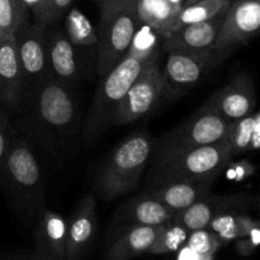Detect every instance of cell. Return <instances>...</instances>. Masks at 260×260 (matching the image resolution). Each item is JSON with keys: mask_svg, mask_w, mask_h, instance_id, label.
Wrapping results in <instances>:
<instances>
[{"mask_svg": "<svg viewBox=\"0 0 260 260\" xmlns=\"http://www.w3.org/2000/svg\"><path fill=\"white\" fill-rule=\"evenodd\" d=\"M0 188L18 218L30 223L42 210L45 189L40 165L29 145L13 136L0 170Z\"/></svg>", "mask_w": 260, "mask_h": 260, "instance_id": "obj_1", "label": "cell"}, {"mask_svg": "<svg viewBox=\"0 0 260 260\" xmlns=\"http://www.w3.org/2000/svg\"><path fill=\"white\" fill-rule=\"evenodd\" d=\"M151 151V140L146 135L127 137L102 167L95 179L96 194L112 201L136 189Z\"/></svg>", "mask_w": 260, "mask_h": 260, "instance_id": "obj_2", "label": "cell"}, {"mask_svg": "<svg viewBox=\"0 0 260 260\" xmlns=\"http://www.w3.org/2000/svg\"><path fill=\"white\" fill-rule=\"evenodd\" d=\"M101 24L96 43V73L103 78L126 55L132 37L140 25L135 0L99 4Z\"/></svg>", "mask_w": 260, "mask_h": 260, "instance_id": "obj_3", "label": "cell"}, {"mask_svg": "<svg viewBox=\"0 0 260 260\" xmlns=\"http://www.w3.org/2000/svg\"><path fill=\"white\" fill-rule=\"evenodd\" d=\"M152 58L141 60L123 56V58L103 76V80L95 91L93 104L84 127V140L86 142L98 139L113 122L114 112L118 104L121 103L129 86L140 75L145 65Z\"/></svg>", "mask_w": 260, "mask_h": 260, "instance_id": "obj_4", "label": "cell"}, {"mask_svg": "<svg viewBox=\"0 0 260 260\" xmlns=\"http://www.w3.org/2000/svg\"><path fill=\"white\" fill-rule=\"evenodd\" d=\"M33 118L43 132L53 136H66L78 124L79 107L73 89L53 78L46 79L33 90Z\"/></svg>", "mask_w": 260, "mask_h": 260, "instance_id": "obj_5", "label": "cell"}, {"mask_svg": "<svg viewBox=\"0 0 260 260\" xmlns=\"http://www.w3.org/2000/svg\"><path fill=\"white\" fill-rule=\"evenodd\" d=\"M230 122L203 104L187 122L170 132L159 147L157 167L194 147L221 141L226 137Z\"/></svg>", "mask_w": 260, "mask_h": 260, "instance_id": "obj_6", "label": "cell"}, {"mask_svg": "<svg viewBox=\"0 0 260 260\" xmlns=\"http://www.w3.org/2000/svg\"><path fill=\"white\" fill-rule=\"evenodd\" d=\"M260 2L231 0L212 48L215 68L238 48L248 45L259 32Z\"/></svg>", "mask_w": 260, "mask_h": 260, "instance_id": "obj_7", "label": "cell"}, {"mask_svg": "<svg viewBox=\"0 0 260 260\" xmlns=\"http://www.w3.org/2000/svg\"><path fill=\"white\" fill-rule=\"evenodd\" d=\"M231 157L233 155L229 142L223 139L175 155L156 168L157 177H177L215 182L221 172L230 164Z\"/></svg>", "mask_w": 260, "mask_h": 260, "instance_id": "obj_8", "label": "cell"}, {"mask_svg": "<svg viewBox=\"0 0 260 260\" xmlns=\"http://www.w3.org/2000/svg\"><path fill=\"white\" fill-rule=\"evenodd\" d=\"M159 57L160 55H157L149 61L140 75L135 79L126 95L117 107L112 123H132L147 116L156 108L161 98L168 96Z\"/></svg>", "mask_w": 260, "mask_h": 260, "instance_id": "obj_9", "label": "cell"}, {"mask_svg": "<svg viewBox=\"0 0 260 260\" xmlns=\"http://www.w3.org/2000/svg\"><path fill=\"white\" fill-rule=\"evenodd\" d=\"M47 28L37 23H24L14 33L18 56L24 79V94L33 93L46 79L52 78L48 63Z\"/></svg>", "mask_w": 260, "mask_h": 260, "instance_id": "obj_10", "label": "cell"}, {"mask_svg": "<svg viewBox=\"0 0 260 260\" xmlns=\"http://www.w3.org/2000/svg\"><path fill=\"white\" fill-rule=\"evenodd\" d=\"M162 70L168 96L180 95L197 85L206 74L215 69L211 52L168 50Z\"/></svg>", "mask_w": 260, "mask_h": 260, "instance_id": "obj_11", "label": "cell"}, {"mask_svg": "<svg viewBox=\"0 0 260 260\" xmlns=\"http://www.w3.org/2000/svg\"><path fill=\"white\" fill-rule=\"evenodd\" d=\"M46 36L51 75L61 84L71 88L83 79L85 71L84 50L86 47L74 45L60 28L46 29Z\"/></svg>", "mask_w": 260, "mask_h": 260, "instance_id": "obj_12", "label": "cell"}, {"mask_svg": "<svg viewBox=\"0 0 260 260\" xmlns=\"http://www.w3.org/2000/svg\"><path fill=\"white\" fill-rule=\"evenodd\" d=\"M228 122H234L255 111L256 95L253 80L246 73L236 75L205 103Z\"/></svg>", "mask_w": 260, "mask_h": 260, "instance_id": "obj_13", "label": "cell"}, {"mask_svg": "<svg viewBox=\"0 0 260 260\" xmlns=\"http://www.w3.org/2000/svg\"><path fill=\"white\" fill-rule=\"evenodd\" d=\"M24 98V79L14 35L0 42V108L14 111Z\"/></svg>", "mask_w": 260, "mask_h": 260, "instance_id": "obj_14", "label": "cell"}, {"mask_svg": "<svg viewBox=\"0 0 260 260\" xmlns=\"http://www.w3.org/2000/svg\"><path fill=\"white\" fill-rule=\"evenodd\" d=\"M212 183V180L156 177L147 192L175 213L208 194Z\"/></svg>", "mask_w": 260, "mask_h": 260, "instance_id": "obj_15", "label": "cell"}, {"mask_svg": "<svg viewBox=\"0 0 260 260\" xmlns=\"http://www.w3.org/2000/svg\"><path fill=\"white\" fill-rule=\"evenodd\" d=\"M95 210V197L93 194L84 196L68 222L66 260L81 258L90 249L98 228Z\"/></svg>", "mask_w": 260, "mask_h": 260, "instance_id": "obj_16", "label": "cell"}, {"mask_svg": "<svg viewBox=\"0 0 260 260\" xmlns=\"http://www.w3.org/2000/svg\"><path fill=\"white\" fill-rule=\"evenodd\" d=\"M228 9V8H226ZM225 10L218 13L216 17L203 22L190 23L173 30L164 38L161 46L168 50H182L189 52H211L217 38L218 30L222 24Z\"/></svg>", "mask_w": 260, "mask_h": 260, "instance_id": "obj_17", "label": "cell"}, {"mask_svg": "<svg viewBox=\"0 0 260 260\" xmlns=\"http://www.w3.org/2000/svg\"><path fill=\"white\" fill-rule=\"evenodd\" d=\"M244 197L241 196H218L206 194L201 200L196 201L190 206H188L184 210L174 213L173 222H177L187 229L188 231L201 230V229H207L208 223L211 222L216 215L221 212H228L233 211L235 212V208L241 206Z\"/></svg>", "mask_w": 260, "mask_h": 260, "instance_id": "obj_18", "label": "cell"}, {"mask_svg": "<svg viewBox=\"0 0 260 260\" xmlns=\"http://www.w3.org/2000/svg\"><path fill=\"white\" fill-rule=\"evenodd\" d=\"M66 231L68 222L52 211H42L35 231L38 258L66 260Z\"/></svg>", "mask_w": 260, "mask_h": 260, "instance_id": "obj_19", "label": "cell"}, {"mask_svg": "<svg viewBox=\"0 0 260 260\" xmlns=\"http://www.w3.org/2000/svg\"><path fill=\"white\" fill-rule=\"evenodd\" d=\"M119 217L129 225L156 226L172 222L174 212L151 193L145 192L124 203Z\"/></svg>", "mask_w": 260, "mask_h": 260, "instance_id": "obj_20", "label": "cell"}, {"mask_svg": "<svg viewBox=\"0 0 260 260\" xmlns=\"http://www.w3.org/2000/svg\"><path fill=\"white\" fill-rule=\"evenodd\" d=\"M167 225L168 223L156 226L129 225L111 246L107 258L109 260H127L147 254L150 246Z\"/></svg>", "mask_w": 260, "mask_h": 260, "instance_id": "obj_21", "label": "cell"}, {"mask_svg": "<svg viewBox=\"0 0 260 260\" xmlns=\"http://www.w3.org/2000/svg\"><path fill=\"white\" fill-rule=\"evenodd\" d=\"M226 141L231 155L256 151L260 147V114L254 111L251 114L231 122L226 134Z\"/></svg>", "mask_w": 260, "mask_h": 260, "instance_id": "obj_22", "label": "cell"}, {"mask_svg": "<svg viewBox=\"0 0 260 260\" xmlns=\"http://www.w3.org/2000/svg\"><path fill=\"white\" fill-rule=\"evenodd\" d=\"M135 9L140 23L154 28L162 40L172 33L178 12L168 0H135Z\"/></svg>", "mask_w": 260, "mask_h": 260, "instance_id": "obj_23", "label": "cell"}, {"mask_svg": "<svg viewBox=\"0 0 260 260\" xmlns=\"http://www.w3.org/2000/svg\"><path fill=\"white\" fill-rule=\"evenodd\" d=\"M258 226H260L258 221L250 216L228 211L216 215L208 223L207 229L217 235L223 245L230 241L250 235L251 231Z\"/></svg>", "mask_w": 260, "mask_h": 260, "instance_id": "obj_24", "label": "cell"}, {"mask_svg": "<svg viewBox=\"0 0 260 260\" xmlns=\"http://www.w3.org/2000/svg\"><path fill=\"white\" fill-rule=\"evenodd\" d=\"M221 246L220 239L208 229L190 231L184 245L177 251L178 258L210 260L213 259Z\"/></svg>", "mask_w": 260, "mask_h": 260, "instance_id": "obj_25", "label": "cell"}, {"mask_svg": "<svg viewBox=\"0 0 260 260\" xmlns=\"http://www.w3.org/2000/svg\"><path fill=\"white\" fill-rule=\"evenodd\" d=\"M63 32L74 45L96 47L98 35L95 28L93 27L88 17L78 8H70L66 10Z\"/></svg>", "mask_w": 260, "mask_h": 260, "instance_id": "obj_26", "label": "cell"}, {"mask_svg": "<svg viewBox=\"0 0 260 260\" xmlns=\"http://www.w3.org/2000/svg\"><path fill=\"white\" fill-rule=\"evenodd\" d=\"M230 2L231 0H198L189 4H183L179 12L177 13L173 30L190 23L203 22L216 17L218 13L229 7Z\"/></svg>", "mask_w": 260, "mask_h": 260, "instance_id": "obj_27", "label": "cell"}, {"mask_svg": "<svg viewBox=\"0 0 260 260\" xmlns=\"http://www.w3.org/2000/svg\"><path fill=\"white\" fill-rule=\"evenodd\" d=\"M161 42L162 37L154 28L144 24V23H140L124 56L141 58V60H150L159 55Z\"/></svg>", "mask_w": 260, "mask_h": 260, "instance_id": "obj_28", "label": "cell"}, {"mask_svg": "<svg viewBox=\"0 0 260 260\" xmlns=\"http://www.w3.org/2000/svg\"><path fill=\"white\" fill-rule=\"evenodd\" d=\"M29 9L23 0H0V30L4 36L14 35L29 22Z\"/></svg>", "mask_w": 260, "mask_h": 260, "instance_id": "obj_29", "label": "cell"}, {"mask_svg": "<svg viewBox=\"0 0 260 260\" xmlns=\"http://www.w3.org/2000/svg\"><path fill=\"white\" fill-rule=\"evenodd\" d=\"M189 231L177 222H169L164 230L159 234L152 245L150 246L147 254L161 255V254L177 253L187 240Z\"/></svg>", "mask_w": 260, "mask_h": 260, "instance_id": "obj_30", "label": "cell"}, {"mask_svg": "<svg viewBox=\"0 0 260 260\" xmlns=\"http://www.w3.org/2000/svg\"><path fill=\"white\" fill-rule=\"evenodd\" d=\"M13 136H14L13 127L10 126L9 121H8L7 113L2 111L0 112V170L4 164L5 156H7L8 150H9V145Z\"/></svg>", "mask_w": 260, "mask_h": 260, "instance_id": "obj_31", "label": "cell"}, {"mask_svg": "<svg viewBox=\"0 0 260 260\" xmlns=\"http://www.w3.org/2000/svg\"><path fill=\"white\" fill-rule=\"evenodd\" d=\"M260 240V226L254 229L250 235L235 240V249L238 254L243 256H249L256 250Z\"/></svg>", "mask_w": 260, "mask_h": 260, "instance_id": "obj_32", "label": "cell"}, {"mask_svg": "<svg viewBox=\"0 0 260 260\" xmlns=\"http://www.w3.org/2000/svg\"><path fill=\"white\" fill-rule=\"evenodd\" d=\"M23 3L27 5L29 12L32 13L33 18H35V23L42 25V20H43L42 0H23Z\"/></svg>", "mask_w": 260, "mask_h": 260, "instance_id": "obj_33", "label": "cell"}, {"mask_svg": "<svg viewBox=\"0 0 260 260\" xmlns=\"http://www.w3.org/2000/svg\"><path fill=\"white\" fill-rule=\"evenodd\" d=\"M168 2H169V4L172 5L177 12H179L180 8H182L183 4H184V0H168Z\"/></svg>", "mask_w": 260, "mask_h": 260, "instance_id": "obj_34", "label": "cell"}, {"mask_svg": "<svg viewBox=\"0 0 260 260\" xmlns=\"http://www.w3.org/2000/svg\"><path fill=\"white\" fill-rule=\"evenodd\" d=\"M98 4H104V3H113V2H119V0H96Z\"/></svg>", "mask_w": 260, "mask_h": 260, "instance_id": "obj_35", "label": "cell"}, {"mask_svg": "<svg viewBox=\"0 0 260 260\" xmlns=\"http://www.w3.org/2000/svg\"><path fill=\"white\" fill-rule=\"evenodd\" d=\"M4 37H5V36L3 35V32H2V30H0V42H2V41H3V38H4Z\"/></svg>", "mask_w": 260, "mask_h": 260, "instance_id": "obj_36", "label": "cell"}, {"mask_svg": "<svg viewBox=\"0 0 260 260\" xmlns=\"http://www.w3.org/2000/svg\"><path fill=\"white\" fill-rule=\"evenodd\" d=\"M255 2H260V0H255Z\"/></svg>", "mask_w": 260, "mask_h": 260, "instance_id": "obj_37", "label": "cell"}, {"mask_svg": "<svg viewBox=\"0 0 260 260\" xmlns=\"http://www.w3.org/2000/svg\"><path fill=\"white\" fill-rule=\"evenodd\" d=\"M2 111H3V109H2V108H0V112H2Z\"/></svg>", "mask_w": 260, "mask_h": 260, "instance_id": "obj_38", "label": "cell"}]
</instances>
